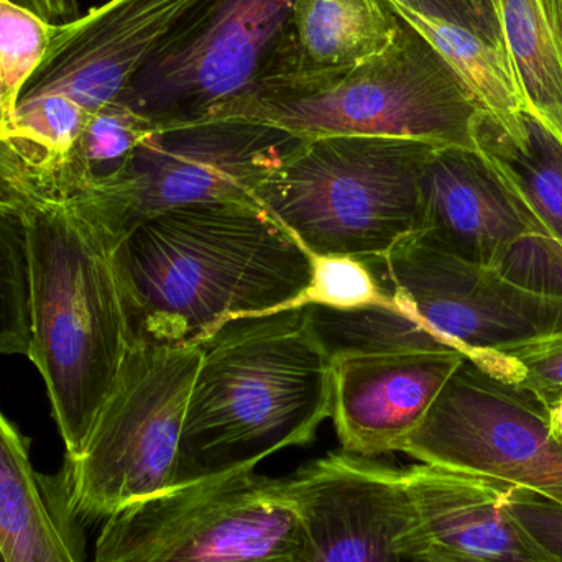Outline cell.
Masks as SVG:
<instances>
[{"label":"cell","mask_w":562,"mask_h":562,"mask_svg":"<svg viewBox=\"0 0 562 562\" xmlns=\"http://www.w3.org/2000/svg\"><path fill=\"white\" fill-rule=\"evenodd\" d=\"M32 339L26 357L45 380L66 458L81 454L131 346L115 246L75 207L26 210Z\"/></svg>","instance_id":"cell-3"},{"label":"cell","mask_w":562,"mask_h":562,"mask_svg":"<svg viewBox=\"0 0 562 562\" xmlns=\"http://www.w3.org/2000/svg\"><path fill=\"white\" fill-rule=\"evenodd\" d=\"M439 145L413 138H304L257 203L311 256L367 260L418 231L419 180Z\"/></svg>","instance_id":"cell-6"},{"label":"cell","mask_w":562,"mask_h":562,"mask_svg":"<svg viewBox=\"0 0 562 562\" xmlns=\"http://www.w3.org/2000/svg\"><path fill=\"white\" fill-rule=\"evenodd\" d=\"M0 562H7L5 558H3L2 551H0Z\"/></svg>","instance_id":"cell-37"},{"label":"cell","mask_w":562,"mask_h":562,"mask_svg":"<svg viewBox=\"0 0 562 562\" xmlns=\"http://www.w3.org/2000/svg\"><path fill=\"white\" fill-rule=\"evenodd\" d=\"M210 0H109L56 26L19 101L61 94L88 114L121 98L135 72Z\"/></svg>","instance_id":"cell-12"},{"label":"cell","mask_w":562,"mask_h":562,"mask_svg":"<svg viewBox=\"0 0 562 562\" xmlns=\"http://www.w3.org/2000/svg\"><path fill=\"white\" fill-rule=\"evenodd\" d=\"M56 26L10 0H0V88L7 124L20 92L42 65Z\"/></svg>","instance_id":"cell-25"},{"label":"cell","mask_w":562,"mask_h":562,"mask_svg":"<svg viewBox=\"0 0 562 562\" xmlns=\"http://www.w3.org/2000/svg\"><path fill=\"white\" fill-rule=\"evenodd\" d=\"M89 117L81 105L61 94L19 101L7 124V140L35 168L43 187L46 175L78 140Z\"/></svg>","instance_id":"cell-23"},{"label":"cell","mask_w":562,"mask_h":562,"mask_svg":"<svg viewBox=\"0 0 562 562\" xmlns=\"http://www.w3.org/2000/svg\"><path fill=\"white\" fill-rule=\"evenodd\" d=\"M32 339L26 211L0 204V356H26Z\"/></svg>","instance_id":"cell-24"},{"label":"cell","mask_w":562,"mask_h":562,"mask_svg":"<svg viewBox=\"0 0 562 562\" xmlns=\"http://www.w3.org/2000/svg\"><path fill=\"white\" fill-rule=\"evenodd\" d=\"M112 260L132 339L164 346L291 310L313 279V256L254 204L165 211L125 234Z\"/></svg>","instance_id":"cell-1"},{"label":"cell","mask_w":562,"mask_h":562,"mask_svg":"<svg viewBox=\"0 0 562 562\" xmlns=\"http://www.w3.org/2000/svg\"><path fill=\"white\" fill-rule=\"evenodd\" d=\"M505 45L527 101L562 140V65L544 0H498Z\"/></svg>","instance_id":"cell-22"},{"label":"cell","mask_w":562,"mask_h":562,"mask_svg":"<svg viewBox=\"0 0 562 562\" xmlns=\"http://www.w3.org/2000/svg\"><path fill=\"white\" fill-rule=\"evenodd\" d=\"M385 2L438 49L484 111L505 115L528 109L507 49L497 48L462 26L422 15L400 0Z\"/></svg>","instance_id":"cell-20"},{"label":"cell","mask_w":562,"mask_h":562,"mask_svg":"<svg viewBox=\"0 0 562 562\" xmlns=\"http://www.w3.org/2000/svg\"><path fill=\"white\" fill-rule=\"evenodd\" d=\"M409 561L412 562H477L462 560V558L446 557V554L438 553H416L408 554Z\"/></svg>","instance_id":"cell-35"},{"label":"cell","mask_w":562,"mask_h":562,"mask_svg":"<svg viewBox=\"0 0 562 562\" xmlns=\"http://www.w3.org/2000/svg\"><path fill=\"white\" fill-rule=\"evenodd\" d=\"M560 56H561V65H562V53L560 52Z\"/></svg>","instance_id":"cell-38"},{"label":"cell","mask_w":562,"mask_h":562,"mask_svg":"<svg viewBox=\"0 0 562 562\" xmlns=\"http://www.w3.org/2000/svg\"><path fill=\"white\" fill-rule=\"evenodd\" d=\"M293 0H210L135 72L117 102L155 131L203 121L252 88Z\"/></svg>","instance_id":"cell-11"},{"label":"cell","mask_w":562,"mask_h":562,"mask_svg":"<svg viewBox=\"0 0 562 562\" xmlns=\"http://www.w3.org/2000/svg\"><path fill=\"white\" fill-rule=\"evenodd\" d=\"M81 525L55 475L33 469L29 442L0 412V551L7 562H85Z\"/></svg>","instance_id":"cell-17"},{"label":"cell","mask_w":562,"mask_h":562,"mask_svg":"<svg viewBox=\"0 0 562 562\" xmlns=\"http://www.w3.org/2000/svg\"><path fill=\"white\" fill-rule=\"evenodd\" d=\"M48 200L35 168L9 140H0V204L29 210Z\"/></svg>","instance_id":"cell-31"},{"label":"cell","mask_w":562,"mask_h":562,"mask_svg":"<svg viewBox=\"0 0 562 562\" xmlns=\"http://www.w3.org/2000/svg\"><path fill=\"white\" fill-rule=\"evenodd\" d=\"M419 236L458 259L497 269L535 233L477 150L439 145L419 180Z\"/></svg>","instance_id":"cell-16"},{"label":"cell","mask_w":562,"mask_h":562,"mask_svg":"<svg viewBox=\"0 0 562 562\" xmlns=\"http://www.w3.org/2000/svg\"><path fill=\"white\" fill-rule=\"evenodd\" d=\"M304 138L243 119L157 128L121 171L71 201L115 247L148 217L191 204L257 203L263 181Z\"/></svg>","instance_id":"cell-9"},{"label":"cell","mask_w":562,"mask_h":562,"mask_svg":"<svg viewBox=\"0 0 562 562\" xmlns=\"http://www.w3.org/2000/svg\"><path fill=\"white\" fill-rule=\"evenodd\" d=\"M400 2L422 15L462 26L497 48L507 49L498 0H400Z\"/></svg>","instance_id":"cell-30"},{"label":"cell","mask_w":562,"mask_h":562,"mask_svg":"<svg viewBox=\"0 0 562 562\" xmlns=\"http://www.w3.org/2000/svg\"><path fill=\"white\" fill-rule=\"evenodd\" d=\"M154 131L147 119L121 102L99 109L91 114L68 154L46 175L43 181L46 196L71 201L114 177Z\"/></svg>","instance_id":"cell-21"},{"label":"cell","mask_w":562,"mask_h":562,"mask_svg":"<svg viewBox=\"0 0 562 562\" xmlns=\"http://www.w3.org/2000/svg\"><path fill=\"white\" fill-rule=\"evenodd\" d=\"M465 356L452 350L333 353V419L342 451L403 452Z\"/></svg>","instance_id":"cell-14"},{"label":"cell","mask_w":562,"mask_h":562,"mask_svg":"<svg viewBox=\"0 0 562 562\" xmlns=\"http://www.w3.org/2000/svg\"><path fill=\"white\" fill-rule=\"evenodd\" d=\"M201 344L132 339L81 454L55 475L79 525L175 487L188 400Z\"/></svg>","instance_id":"cell-7"},{"label":"cell","mask_w":562,"mask_h":562,"mask_svg":"<svg viewBox=\"0 0 562 562\" xmlns=\"http://www.w3.org/2000/svg\"><path fill=\"white\" fill-rule=\"evenodd\" d=\"M286 479L256 469L177 484L105 518L92 562H306Z\"/></svg>","instance_id":"cell-8"},{"label":"cell","mask_w":562,"mask_h":562,"mask_svg":"<svg viewBox=\"0 0 562 562\" xmlns=\"http://www.w3.org/2000/svg\"><path fill=\"white\" fill-rule=\"evenodd\" d=\"M505 507L531 541L554 562H562V501L528 491H507Z\"/></svg>","instance_id":"cell-29"},{"label":"cell","mask_w":562,"mask_h":562,"mask_svg":"<svg viewBox=\"0 0 562 562\" xmlns=\"http://www.w3.org/2000/svg\"><path fill=\"white\" fill-rule=\"evenodd\" d=\"M398 25L385 0H293L259 81L356 65L382 52Z\"/></svg>","instance_id":"cell-19"},{"label":"cell","mask_w":562,"mask_h":562,"mask_svg":"<svg viewBox=\"0 0 562 562\" xmlns=\"http://www.w3.org/2000/svg\"><path fill=\"white\" fill-rule=\"evenodd\" d=\"M390 307H313L330 352L452 350L472 360L562 333V297L528 290L497 269L438 249L418 233L363 260Z\"/></svg>","instance_id":"cell-4"},{"label":"cell","mask_w":562,"mask_h":562,"mask_svg":"<svg viewBox=\"0 0 562 562\" xmlns=\"http://www.w3.org/2000/svg\"><path fill=\"white\" fill-rule=\"evenodd\" d=\"M405 454L507 491L562 501V441L543 405L464 357Z\"/></svg>","instance_id":"cell-10"},{"label":"cell","mask_w":562,"mask_h":562,"mask_svg":"<svg viewBox=\"0 0 562 562\" xmlns=\"http://www.w3.org/2000/svg\"><path fill=\"white\" fill-rule=\"evenodd\" d=\"M474 145L535 233L562 243L561 138L528 109L481 111Z\"/></svg>","instance_id":"cell-18"},{"label":"cell","mask_w":562,"mask_h":562,"mask_svg":"<svg viewBox=\"0 0 562 562\" xmlns=\"http://www.w3.org/2000/svg\"><path fill=\"white\" fill-rule=\"evenodd\" d=\"M363 311L390 307L392 301L363 260L347 256H313V279L293 307Z\"/></svg>","instance_id":"cell-26"},{"label":"cell","mask_w":562,"mask_h":562,"mask_svg":"<svg viewBox=\"0 0 562 562\" xmlns=\"http://www.w3.org/2000/svg\"><path fill=\"white\" fill-rule=\"evenodd\" d=\"M481 111L438 49L400 19L392 42L376 55L346 68L260 79L203 121L243 119L301 138H413L475 150Z\"/></svg>","instance_id":"cell-5"},{"label":"cell","mask_w":562,"mask_h":562,"mask_svg":"<svg viewBox=\"0 0 562 562\" xmlns=\"http://www.w3.org/2000/svg\"><path fill=\"white\" fill-rule=\"evenodd\" d=\"M10 2L30 10L53 25H63L78 19V0H10Z\"/></svg>","instance_id":"cell-32"},{"label":"cell","mask_w":562,"mask_h":562,"mask_svg":"<svg viewBox=\"0 0 562 562\" xmlns=\"http://www.w3.org/2000/svg\"><path fill=\"white\" fill-rule=\"evenodd\" d=\"M310 535L306 562H412V508L400 469L330 452L286 477Z\"/></svg>","instance_id":"cell-13"},{"label":"cell","mask_w":562,"mask_h":562,"mask_svg":"<svg viewBox=\"0 0 562 562\" xmlns=\"http://www.w3.org/2000/svg\"><path fill=\"white\" fill-rule=\"evenodd\" d=\"M544 5H547L558 49L562 53V0H544Z\"/></svg>","instance_id":"cell-33"},{"label":"cell","mask_w":562,"mask_h":562,"mask_svg":"<svg viewBox=\"0 0 562 562\" xmlns=\"http://www.w3.org/2000/svg\"><path fill=\"white\" fill-rule=\"evenodd\" d=\"M201 347L177 484L256 469L330 419L333 352L313 307L231 321Z\"/></svg>","instance_id":"cell-2"},{"label":"cell","mask_w":562,"mask_h":562,"mask_svg":"<svg viewBox=\"0 0 562 562\" xmlns=\"http://www.w3.org/2000/svg\"><path fill=\"white\" fill-rule=\"evenodd\" d=\"M505 279L562 297V243L540 234L521 237L497 267Z\"/></svg>","instance_id":"cell-28"},{"label":"cell","mask_w":562,"mask_h":562,"mask_svg":"<svg viewBox=\"0 0 562 562\" xmlns=\"http://www.w3.org/2000/svg\"><path fill=\"white\" fill-rule=\"evenodd\" d=\"M412 508L405 554L438 553L477 562H554L504 504L507 488L439 465L400 469Z\"/></svg>","instance_id":"cell-15"},{"label":"cell","mask_w":562,"mask_h":562,"mask_svg":"<svg viewBox=\"0 0 562 562\" xmlns=\"http://www.w3.org/2000/svg\"><path fill=\"white\" fill-rule=\"evenodd\" d=\"M0 140H7V112L3 105L2 88H0Z\"/></svg>","instance_id":"cell-36"},{"label":"cell","mask_w":562,"mask_h":562,"mask_svg":"<svg viewBox=\"0 0 562 562\" xmlns=\"http://www.w3.org/2000/svg\"><path fill=\"white\" fill-rule=\"evenodd\" d=\"M547 413L554 435L562 441V392L547 406Z\"/></svg>","instance_id":"cell-34"},{"label":"cell","mask_w":562,"mask_h":562,"mask_svg":"<svg viewBox=\"0 0 562 562\" xmlns=\"http://www.w3.org/2000/svg\"><path fill=\"white\" fill-rule=\"evenodd\" d=\"M472 362L517 386L544 409L562 392V333L538 337L508 352Z\"/></svg>","instance_id":"cell-27"}]
</instances>
